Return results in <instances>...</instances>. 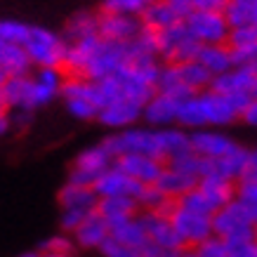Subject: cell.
<instances>
[{
    "label": "cell",
    "instance_id": "obj_29",
    "mask_svg": "<svg viewBox=\"0 0 257 257\" xmlns=\"http://www.w3.org/2000/svg\"><path fill=\"white\" fill-rule=\"evenodd\" d=\"M236 201L241 203L245 212L257 222V170L248 165V170L236 182Z\"/></svg>",
    "mask_w": 257,
    "mask_h": 257
},
{
    "label": "cell",
    "instance_id": "obj_20",
    "mask_svg": "<svg viewBox=\"0 0 257 257\" xmlns=\"http://www.w3.org/2000/svg\"><path fill=\"white\" fill-rule=\"evenodd\" d=\"M92 36H99V15L83 10V12H76V15L66 22L62 38L66 40V43H76V40L92 38Z\"/></svg>",
    "mask_w": 257,
    "mask_h": 257
},
{
    "label": "cell",
    "instance_id": "obj_33",
    "mask_svg": "<svg viewBox=\"0 0 257 257\" xmlns=\"http://www.w3.org/2000/svg\"><path fill=\"white\" fill-rule=\"evenodd\" d=\"M29 31H31V26L24 22H17V19H3L0 22V38H3V43H10V45H24L29 38Z\"/></svg>",
    "mask_w": 257,
    "mask_h": 257
},
{
    "label": "cell",
    "instance_id": "obj_6",
    "mask_svg": "<svg viewBox=\"0 0 257 257\" xmlns=\"http://www.w3.org/2000/svg\"><path fill=\"white\" fill-rule=\"evenodd\" d=\"M24 47H26V52H29L36 69H43V66L62 69L64 52H66V40L62 36H57L55 31H47L43 26H31Z\"/></svg>",
    "mask_w": 257,
    "mask_h": 257
},
{
    "label": "cell",
    "instance_id": "obj_9",
    "mask_svg": "<svg viewBox=\"0 0 257 257\" xmlns=\"http://www.w3.org/2000/svg\"><path fill=\"white\" fill-rule=\"evenodd\" d=\"M140 219L144 224V229H147V236L151 243H156L161 248H172V250L184 248V243H182L177 229H175V224H172V219L168 215L140 210Z\"/></svg>",
    "mask_w": 257,
    "mask_h": 257
},
{
    "label": "cell",
    "instance_id": "obj_52",
    "mask_svg": "<svg viewBox=\"0 0 257 257\" xmlns=\"http://www.w3.org/2000/svg\"><path fill=\"white\" fill-rule=\"evenodd\" d=\"M0 109H5V101H3V90H0Z\"/></svg>",
    "mask_w": 257,
    "mask_h": 257
},
{
    "label": "cell",
    "instance_id": "obj_54",
    "mask_svg": "<svg viewBox=\"0 0 257 257\" xmlns=\"http://www.w3.org/2000/svg\"><path fill=\"white\" fill-rule=\"evenodd\" d=\"M255 241H257V222H255Z\"/></svg>",
    "mask_w": 257,
    "mask_h": 257
},
{
    "label": "cell",
    "instance_id": "obj_34",
    "mask_svg": "<svg viewBox=\"0 0 257 257\" xmlns=\"http://www.w3.org/2000/svg\"><path fill=\"white\" fill-rule=\"evenodd\" d=\"M196 257H229V243L222 236L212 234L198 245H194Z\"/></svg>",
    "mask_w": 257,
    "mask_h": 257
},
{
    "label": "cell",
    "instance_id": "obj_45",
    "mask_svg": "<svg viewBox=\"0 0 257 257\" xmlns=\"http://www.w3.org/2000/svg\"><path fill=\"white\" fill-rule=\"evenodd\" d=\"M168 3H170L172 8L177 10V15L182 17V19H184V17H187L189 12L194 10V5H191V0H168Z\"/></svg>",
    "mask_w": 257,
    "mask_h": 257
},
{
    "label": "cell",
    "instance_id": "obj_17",
    "mask_svg": "<svg viewBox=\"0 0 257 257\" xmlns=\"http://www.w3.org/2000/svg\"><path fill=\"white\" fill-rule=\"evenodd\" d=\"M3 101H5V109L15 111V109H29V99H31V73L29 76H8L3 80Z\"/></svg>",
    "mask_w": 257,
    "mask_h": 257
},
{
    "label": "cell",
    "instance_id": "obj_41",
    "mask_svg": "<svg viewBox=\"0 0 257 257\" xmlns=\"http://www.w3.org/2000/svg\"><path fill=\"white\" fill-rule=\"evenodd\" d=\"M229 257H257V241L229 243Z\"/></svg>",
    "mask_w": 257,
    "mask_h": 257
},
{
    "label": "cell",
    "instance_id": "obj_48",
    "mask_svg": "<svg viewBox=\"0 0 257 257\" xmlns=\"http://www.w3.org/2000/svg\"><path fill=\"white\" fill-rule=\"evenodd\" d=\"M179 257H196V252H194V248H182L179 250Z\"/></svg>",
    "mask_w": 257,
    "mask_h": 257
},
{
    "label": "cell",
    "instance_id": "obj_51",
    "mask_svg": "<svg viewBox=\"0 0 257 257\" xmlns=\"http://www.w3.org/2000/svg\"><path fill=\"white\" fill-rule=\"evenodd\" d=\"M5 78H8V76H5V71L0 69V85H3V80H5Z\"/></svg>",
    "mask_w": 257,
    "mask_h": 257
},
{
    "label": "cell",
    "instance_id": "obj_18",
    "mask_svg": "<svg viewBox=\"0 0 257 257\" xmlns=\"http://www.w3.org/2000/svg\"><path fill=\"white\" fill-rule=\"evenodd\" d=\"M198 189L208 196V201L212 203V208H224L226 203H231L236 198V182L222 177V175H208V177L198 179Z\"/></svg>",
    "mask_w": 257,
    "mask_h": 257
},
{
    "label": "cell",
    "instance_id": "obj_27",
    "mask_svg": "<svg viewBox=\"0 0 257 257\" xmlns=\"http://www.w3.org/2000/svg\"><path fill=\"white\" fill-rule=\"evenodd\" d=\"M111 236L118 238V241L127 243V245H133V248H142V245L149 243L147 229L142 224L140 212H137L135 217H127V219H123V222H118V224L111 226Z\"/></svg>",
    "mask_w": 257,
    "mask_h": 257
},
{
    "label": "cell",
    "instance_id": "obj_13",
    "mask_svg": "<svg viewBox=\"0 0 257 257\" xmlns=\"http://www.w3.org/2000/svg\"><path fill=\"white\" fill-rule=\"evenodd\" d=\"M73 243H76V248L80 250H99L101 243L106 241L111 236V226L109 222L101 217L97 210H92L83 219V224L73 231Z\"/></svg>",
    "mask_w": 257,
    "mask_h": 257
},
{
    "label": "cell",
    "instance_id": "obj_43",
    "mask_svg": "<svg viewBox=\"0 0 257 257\" xmlns=\"http://www.w3.org/2000/svg\"><path fill=\"white\" fill-rule=\"evenodd\" d=\"M66 182H71V184H80V187H94V182H97V177H94L92 172L78 170V168H73V165H71V170H69V179H66Z\"/></svg>",
    "mask_w": 257,
    "mask_h": 257
},
{
    "label": "cell",
    "instance_id": "obj_23",
    "mask_svg": "<svg viewBox=\"0 0 257 257\" xmlns=\"http://www.w3.org/2000/svg\"><path fill=\"white\" fill-rule=\"evenodd\" d=\"M0 69L5 71V76H29L33 69V62L24 45H10L5 43L0 52Z\"/></svg>",
    "mask_w": 257,
    "mask_h": 257
},
{
    "label": "cell",
    "instance_id": "obj_38",
    "mask_svg": "<svg viewBox=\"0 0 257 257\" xmlns=\"http://www.w3.org/2000/svg\"><path fill=\"white\" fill-rule=\"evenodd\" d=\"M255 43H257V22L255 24H248V26L231 29V31H229V40H226V45H229V47L255 45Z\"/></svg>",
    "mask_w": 257,
    "mask_h": 257
},
{
    "label": "cell",
    "instance_id": "obj_4",
    "mask_svg": "<svg viewBox=\"0 0 257 257\" xmlns=\"http://www.w3.org/2000/svg\"><path fill=\"white\" fill-rule=\"evenodd\" d=\"M158 36V57L161 62H170V64H182V62H194L198 57L201 43L187 31L184 22H177L156 31Z\"/></svg>",
    "mask_w": 257,
    "mask_h": 257
},
{
    "label": "cell",
    "instance_id": "obj_44",
    "mask_svg": "<svg viewBox=\"0 0 257 257\" xmlns=\"http://www.w3.org/2000/svg\"><path fill=\"white\" fill-rule=\"evenodd\" d=\"M238 120H243L245 125H250V127H257V97H252V99L245 104V109L241 111V118Z\"/></svg>",
    "mask_w": 257,
    "mask_h": 257
},
{
    "label": "cell",
    "instance_id": "obj_40",
    "mask_svg": "<svg viewBox=\"0 0 257 257\" xmlns=\"http://www.w3.org/2000/svg\"><path fill=\"white\" fill-rule=\"evenodd\" d=\"M229 50H231L234 66L257 64V43H255V45H243V47H229Z\"/></svg>",
    "mask_w": 257,
    "mask_h": 257
},
{
    "label": "cell",
    "instance_id": "obj_47",
    "mask_svg": "<svg viewBox=\"0 0 257 257\" xmlns=\"http://www.w3.org/2000/svg\"><path fill=\"white\" fill-rule=\"evenodd\" d=\"M250 168H252V170H257V149H252V151H250Z\"/></svg>",
    "mask_w": 257,
    "mask_h": 257
},
{
    "label": "cell",
    "instance_id": "obj_5",
    "mask_svg": "<svg viewBox=\"0 0 257 257\" xmlns=\"http://www.w3.org/2000/svg\"><path fill=\"white\" fill-rule=\"evenodd\" d=\"M182 22L201 45H226L229 40L231 26L222 10H191Z\"/></svg>",
    "mask_w": 257,
    "mask_h": 257
},
{
    "label": "cell",
    "instance_id": "obj_46",
    "mask_svg": "<svg viewBox=\"0 0 257 257\" xmlns=\"http://www.w3.org/2000/svg\"><path fill=\"white\" fill-rule=\"evenodd\" d=\"M10 127H12V123H10V113H8V109H0V137L8 133Z\"/></svg>",
    "mask_w": 257,
    "mask_h": 257
},
{
    "label": "cell",
    "instance_id": "obj_3",
    "mask_svg": "<svg viewBox=\"0 0 257 257\" xmlns=\"http://www.w3.org/2000/svg\"><path fill=\"white\" fill-rule=\"evenodd\" d=\"M130 64V45L120 43V40H106L99 36V43L94 47L92 57L85 66L83 78L101 80L113 76L118 69H123Z\"/></svg>",
    "mask_w": 257,
    "mask_h": 257
},
{
    "label": "cell",
    "instance_id": "obj_32",
    "mask_svg": "<svg viewBox=\"0 0 257 257\" xmlns=\"http://www.w3.org/2000/svg\"><path fill=\"white\" fill-rule=\"evenodd\" d=\"M151 3H154V0H104V3H101V12L142 17L144 10H147Z\"/></svg>",
    "mask_w": 257,
    "mask_h": 257
},
{
    "label": "cell",
    "instance_id": "obj_14",
    "mask_svg": "<svg viewBox=\"0 0 257 257\" xmlns=\"http://www.w3.org/2000/svg\"><path fill=\"white\" fill-rule=\"evenodd\" d=\"M234 144L236 142L231 140V137H226L224 133H217V130H205V127H201V130H191V133H189V147L194 149L198 156L210 158V161L224 156Z\"/></svg>",
    "mask_w": 257,
    "mask_h": 257
},
{
    "label": "cell",
    "instance_id": "obj_28",
    "mask_svg": "<svg viewBox=\"0 0 257 257\" xmlns=\"http://www.w3.org/2000/svg\"><path fill=\"white\" fill-rule=\"evenodd\" d=\"M177 71H179V78L182 83L191 90V92H203V90H210V83H212V73L201 62H182L177 64Z\"/></svg>",
    "mask_w": 257,
    "mask_h": 257
},
{
    "label": "cell",
    "instance_id": "obj_37",
    "mask_svg": "<svg viewBox=\"0 0 257 257\" xmlns=\"http://www.w3.org/2000/svg\"><path fill=\"white\" fill-rule=\"evenodd\" d=\"M66 101V109L73 118L78 120H97V113H99V106L92 104L90 99H64Z\"/></svg>",
    "mask_w": 257,
    "mask_h": 257
},
{
    "label": "cell",
    "instance_id": "obj_16",
    "mask_svg": "<svg viewBox=\"0 0 257 257\" xmlns=\"http://www.w3.org/2000/svg\"><path fill=\"white\" fill-rule=\"evenodd\" d=\"M248 165H250V149L241 147V144H234L224 156L212 161V172L231 179V182H238L243 172L248 170Z\"/></svg>",
    "mask_w": 257,
    "mask_h": 257
},
{
    "label": "cell",
    "instance_id": "obj_12",
    "mask_svg": "<svg viewBox=\"0 0 257 257\" xmlns=\"http://www.w3.org/2000/svg\"><path fill=\"white\" fill-rule=\"evenodd\" d=\"M142 17L113 15V12H99V36L106 40H120L127 43L142 31Z\"/></svg>",
    "mask_w": 257,
    "mask_h": 257
},
{
    "label": "cell",
    "instance_id": "obj_26",
    "mask_svg": "<svg viewBox=\"0 0 257 257\" xmlns=\"http://www.w3.org/2000/svg\"><path fill=\"white\" fill-rule=\"evenodd\" d=\"M113 165V156H111L106 149L97 144V147H90V149H83L76 161H73V168L78 170H85V172H92L94 177H99L101 172Z\"/></svg>",
    "mask_w": 257,
    "mask_h": 257
},
{
    "label": "cell",
    "instance_id": "obj_50",
    "mask_svg": "<svg viewBox=\"0 0 257 257\" xmlns=\"http://www.w3.org/2000/svg\"><path fill=\"white\" fill-rule=\"evenodd\" d=\"M19 257H40V252L38 250H31V252H22Z\"/></svg>",
    "mask_w": 257,
    "mask_h": 257
},
{
    "label": "cell",
    "instance_id": "obj_42",
    "mask_svg": "<svg viewBox=\"0 0 257 257\" xmlns=\"http://www.w3.org/2000/svg\"><path fill=\"white\" fill-rule=\"evenodd\" d=\"M140 257H179V250L161 248V245L149 241L147 245H142L140 248Z\"/></svg>",
    "mask_w": 257,
    "mask_h": 257
},
{
    "label": "cell",
    "instance_id": "obj_53",
    "mask_svg": "<svg viewBox=\"0 0 257 257\" xmlns=\"http://www.w3.org/2000/svg\"><path fill=\"white\" fill-rule=\"evenodd\" d=\"M3 47H5V43H3V38H0V52H3Z\"/></svg>",
    "mask_w": 257,
    "mask_h": 257
},
{
    "label": "cell",
    "instance_id": "obj_49",
    "mask_svg": "<svg viewBox=\"0 0 257 257\" xmlns=\"http://www.w3.org/2000/svg\"><path fill=\"white\" fill-rule=\"evenodd\" d=\"M40 257H73V255H62V252H40Z\"/></svg>",
    "mask_w": 257,
    "mask_h": 257
},
{
    "label": "cell",
    "instance_id": "obj_15",
    "mask_svg": "<svg viewBox=\"0 0 257 257\" xmlns=\"http://www.w3.org/2000/svg\"><path fill=\"white\" fill-rule=\"evenodd\" d=\"M177 111H179V99H175L170 94L156 92L142 106V118L151 127H170L172 123H177Z\"/></svg>",
    "mask_w": 257,
    "mask_h": 257
},
{
    "label": "cell",
    "instance_id": "obj_22",
    "mask_svg": "<svg viewBox=\"0 0 257 257\" xmlns=\"http://www.w3.org/2000/svg\"><path fill=\"white\" fill-rule=\"evenodd\" d=\"M196 184H198V179L196 177H191V175H187V172L175 170V168H168V165L163 168L161 177L156 179V187L161 189L168 198H175V201H177L179 196H184L187 191H191Z\"/></svg>",
    "mask_w": 257,
    "mask_h": 257
},
{
    "label": "cell",
    "instance_id": "obj_19",
    "mask_svg": "<svg viewBox=\"0 0 257 257\" xmlns=\"http://www.w3.org/2000/svg\"><path fill=\"white\" fill-rule=\"evenodd\" d=\"M94 210L109 222V226H113V224H118V222H123V219H127V217H135V215L140 212V205L135 203V198L116 196V198H99Z\"/></svg>",
    "mask_w": 257,
    "mask_h": 257
},
{
    "label": "cell",
    "instance_id": "obj_24",
    "mask_svg": "<svg viewBox=\"0 0 257 257\" xmlns=\"http://www.w3.org/2000/svg\"><path fill=\"white\" fill-rule=\"evenodd\" d=\"M177 22H182V17L177 15V10L172 8L168 0H154L142 15V24L151 31H163V29Z\"/></svg>",
    "mask_w": 257,
    "mask_h": 257
},
{
    "label": "cell",
    "instance_id": "obj_35",
    "mask_svg": "<svg viewBox=\"0 0 257 257\" xmlns=\"http://www.w3.org/2000/svg\"><path fill=\"white\" fill-rule=\"evenodd\" d=\"M101 257H140V248H133L127 243L118 241L113 236H109L106 241L101 243V248L97 250Z\"/></svg>",
    "mask_w": 257,
    "mask_h": 257
},
{
    "label": "cell",
    "instance_id": "obj_1",
    "mask_svg": "<svg viewBox=\"0 0 257 257\" xmlns=\"http://www.w3.org/2000/svg\"><path fill=\"white\" fill-rule=\"evenodd\" d=\"M252 99L248 92L219 94L215 90H203L194 92L191 97L179 101L177 125L189 130H201V127H224L241 118V111Z\"/></svg>",
    "mask_w": 257,
    "mask_h": 257
},
{
    "label": "cell",
    "instance_id": "obj_2",
    "mask_svg": "<svg viewBox=\"0 0 257 257\" xmlns=\"http://www.w3.org/2000/svg\"><path fill=\"white\" fill-rule=\"evenodd\" d=\"M212 234L222 236L226 243L255 241V219L234 198L224 208H217L212 212Z\"/></svg>",
    "mask_w": 257,
    "mask_h": 257
},
{
    "label": "cell",
    "instance_id": "obj_11",
    "mask_svg": "<svg viewBox=\"0 0 257 257\" xmlns=\"http://www.w3.org/2000/svg\"><path fill=\"white\" fill-rule=\"evenodd\" d=\"M142 118V104L130 99H116L109 101L106 106H101L97 113V120L101 125H106L111 130H125L133 127L137 120Z\"/></svg>",
    "mask_w": 257,
    "mask_h": 257
},
{
    "label": "cell",
    "instance_id": "obj_7",
    "mask_svg": "<svg viewBox=\"0 0 257 257\" xmlns=\"http://www.w3.org/2000/svg\"><path fill=\"white\" fill-rule=\"evenodd\" d=\"M172 224L177 229L179 238L184 243V248H194L208 236H212V217L210 215H201V212H191L184 208H175L170 215Z\"/></svg>",
    "mask_w": 257,
    "mask_h": 257
},
{
    "label": "cell",
    "instance_id": "obj_36",
    "mask_svg": "<svg viewBox=\"0 0 257 257\" xmlns=\"http://www.w3.org/2000/svg\"><path fill=\"white\" fill-rule=\"evenodd\" d=\"M40 252H62V255H73L76 250V243H73V236L71 234H57L50 236L47 241L40 243Z\"/></svg>",
    "mask_w": 257,
    "mask_h": 257
},
{
    "label": "cell",
    "instance_id": "obj_25",
    "mask_svg": "<svg viewBox=\"0 0 257 257\" xmlns=\"http://www.w3.org/2000/svg\"><path fill=\"white\" fill-rule=\"evenodd\" d=\"M196 62H201L205 69L210 71L212 78L229 69H234V59H231L229 45H201Z\"/></svg>",
    "mask_w": 257,
    "mask_h": 257
},
{
    "label": "cell",
    "instance_id": "obj_31",
    "mask_svg": "<svg viewBox=\"0 0 257 257\" xmlns=\"http://www.w3.org/2000/svg\"><path fill=\"white\" fill-rule=\"evenodd\" d=\"M177 205H179V208H184V210L201 212V215H210V217H212V212H215L212 203L208 201V196H205L201 189H198V184H196L191 191H187L184 196H179V198H177Z\"/></svg>",
    "mask_w": 257,
    "mask_h": 257
},
{
    "label": "cell",
    "instance_id": "obj_10",
    "mask_svg": "<svg viewBox=\"0 0 257 257\" xmlns=\"http://www.w3.org/2000/svg\"><path fill=\"white\" fill-rule=\"evenodd\" d=\"M140 182L133 179L130 175H125L120 168L111 165L106 170L101 172L97 182H94V191L99 198H116V196H127V198H135L137 191H140Z\"/></svg>",
    "mask_w": 257,
    "mask_h": 257
},
{
    "label": "cell",
    "instance_id": "obj_8",
    "mask_svg": "<svg viewBox=\"0 0 257 257\" xmlns=\"http://www.w3.org/2000/svg\"><path fill=\"white\" fill-rule=\"evenodd\" d=\"M116 168L137 179L140 184H156V179L161 177V172L165 168V161L154 156H144V154H123L113 161Z\"/></svg>",
    "mask_w": 257,
    "mask_h": 257
},
{
    "label": "cell",
    "instance_id": "obj_21",
    "mask_svg": "<svg viewBox=\"0 0 257 257\" xmlns=\"http://www.w3.org/2000/svg\"><path fill=\"white\" fill-rule=\"evenodd\" d=\"M59 205L62 210L66 208H80V210H94L97 208V201L99 196L92 187H80V184H71L66 182L62 189H59Z\"/></svg>",
    "mask_w": 257,
    "mask_h": 257
},
{
    "label": "cell",
    "instance_id": "obj_39",
    "mask_svg": "<svg viewBox=\"0 0 257 257\" xmlns=\"http://www.w3.org/2000/svg\"><path fill=\"white\" fill-rule=\"evenodd\" d=\"M92 210H80V208H66L62 210V219H59V226H62L64 234H73L80 224H83V219L87 217Z\"/></svg>",
    "mask_w": 257,
    "mask_h": 257
},
{
    "label": "cell",
    "instance_id": "obj_30",
    "mask_svg": "<svg viewBox=\"0 0 257 257\" xmlns=\"http://www.w3.org/2000/svg\"><path fill=\"white\" fill-rule=\"evenodd\" d=\"M222 12L231 29L248 26V24L257 22V0H229Z\"/></svg>",
    "mask_w": 257,
    "mask_h": 257
}]
</instances>
